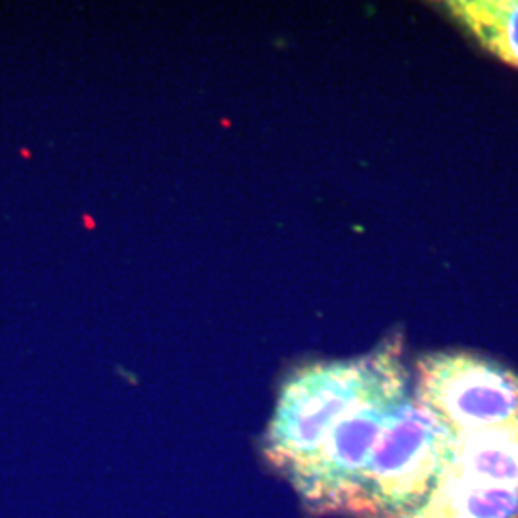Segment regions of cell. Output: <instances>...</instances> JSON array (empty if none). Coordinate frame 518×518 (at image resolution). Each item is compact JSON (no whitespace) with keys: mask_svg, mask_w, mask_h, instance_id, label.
<instances>
[{"mask_svg":"<svg viewBox=\"0 0 518 518\" xmlns=\"http://www.w3.org/2000/svg\"><path fill=\"white\" fill-rule=\"evenodd\" d=\"M401 352V338L392 336L365 357L309 363L292 373L278 392L265 434L269 463L284 476L299 468L332 426L403 363Z\"/></svg>","mask_w":518,"mask_h":518,"instance_id":"6da1fadb","label":"cell"},{"mask_svg":"<svg viewBox=\"0 0 518 518\" xmlns=\"http://www.w3.org/2000/svg\"><path fill=\"white\" fill-rule=\"evenodd\" d=\"M409 394L407 367L399 363L332 426L319 449L286 476L311 512L357 516L376 441L394 409Z\"/></svg>","mask_w":518,"mask_h":518,"instance_id":"7a4b0ae2","label":"cell"},{"mask_svg":"<svg viewBox=\"0 0 518 518\" xmlns=\"http://www.w3.org/2000/svg\"><path fill=\"white\" fill-rule=\"evenodd\" d=\"M455 432L413 394L390 415L367 468L359 518H405L441 476Z\"/></svg>","mask_w":518,"mask_h":518,"instance_id":"3957f363","label":"cell"},{"mask_svg":"<svg viewBox=\"0 0 518 518\" xmlns=\"http://www.w3.org/2000/svg\"><path fill=\"white\" fill-rule=\"evenodd\" d=\"M413 396L453 432L518 419V375L470 352H434L417 363Z\"/></svg>","mask_w":518,"mask_h":518,"instance_id":"277c9868","label":"cell"},{"mask_svg":"<svg viewBox=\"0 0 518 518\" xmlns=\"http://www.w3.org/2000/svg\"><path fill=\"white\" fill-rule=\"evenodd\" d=\"M441 474L518 487V419L478 430L455 432Z\"/></svg>","mask_w":518,"mask_h":518,"instance_id":"5b68a950","label":"cell"},{"mask_svg":"<svg viewBox=\"0 0 518 518\" xmlns=\"http://www.w3.org/2000/svg\"><path fill=\"white\" fill-rule=\"evenodd\" d=\"M405 518H518V487L441 474L428 497Z\"/></svg>","mask_w":518,"mask_h":518,"instance_id":"8992f818","label":"cell"},{"mask_svg":"<svg viewBox=\"0 0 518 518\" xmlns=\"http://www.w3.org/2000/svg\"><path fill=\"white\" fill-rule=\"evenodd\" d=\"M441 8L484 52L518 69V0H449Z\"/></svg>","mask_w":518,"mask_h":518,"instance_id":"52a82bcc","label":"cell"}]
</instances>
